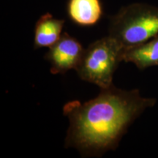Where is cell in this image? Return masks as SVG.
<instances>
[{"mask_svg":"<svg viewBox=\"0 0 158 158\" xmlns=\"http://www.w3.org/2000/svg\"><path fill=\"white\" fill-rule=\"evenodd\" d=\"M156 101L142 97L138 89L122 90L113 85L101 89L89 101L67 102L63 108L70 121L66 147L76 148L85 155H102L116 149L128 127Z\"/></svg>","mask_w":158,"mask_h":158,"instance_id":"obj_1","label":"cell"},{"mask_svg":"<svg viewBox=\"0 0 158 158\" xmlns=\"http://www.w3.org/2000/svg\"><path fill=\"white\" fill-rule=\"evenodd\" d=\"M158 35V7L133 3L122 7L112 18L109 36L124 48L147 42Z\"/></svg>","mask_w":158,"mask_h":158,"instance_id":"obj_2","label":"cell"},{"mask_svg":"<svg viewBox=\"0 0 158 158\" xmlns=\"http://www.w3.org/2000/svg\"><path fill=\"white\" fill-rule=\"evenodd\" d=\"M124 47L114 37L98 40L89 45L76 69L82 80L98 85L101 89L113 86V76L123 61Z\"/></svg>","mask_w":158,"mask_h":158,"instance_id":"obj_3","label":"cell"},{"mask_svg":"<svg viewBox=\"0 0 158 158\" xmlns=\"http://www.w3.org/2000/svg\"><path fill=\"white\" fill-rule=\"evenodd\" d=\"M84 52L81 44L76 38L64 33L58 42L50 47L45 59L51 64V73H64L72 69L76 70Z\"/></svg>","mask_w":158,"mask_h":158,"instance_id":"obj_4","label":"cell"},{"mask_svg":"<svg viewBox=\"0 0 158 158\" xmlns=\"http://www.w3.org/2000/svg\"><path fill=\"white\" fill-rule=\"evenodd\" d=\"M122 59L140 70L158 65V35L147 42L124 48Z\"/></svg>","mask_w":158,"mask_h":158,"instance_id":"obj_5","label":"cell"},{"mask_svg":"<svg viewBox=\"0 0 158 158\" xmlns=\"http://www.w3.org/2000/svg\"><path fill=\"white\" fill-rule=\"evenodd\" d=\"M64 20L57 19L50 13L43 15L35 29V48L53 46L62 37Z\"/></svg>","mask_w":158,"mask_h":158,"instance_id":"obj_6","label":"cell"},{"mask_svg":"<svg viewBox=\"0 0 158 158\" xmlns=\"http://www.w3.org/2000/svg\"><path fill=\"white\" fill-rule=\"evenodd\" d=\"M68 15L73 21L83 27L98 22L102 14L100 0H69Z\"/></svg>","mask_w":158,"mask_h":158,"instance_id":"obj_7","label":"cell"}]
</instances>
